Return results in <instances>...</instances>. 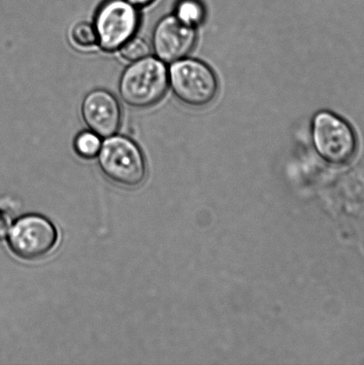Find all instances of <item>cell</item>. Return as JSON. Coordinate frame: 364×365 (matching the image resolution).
<instances>
[{
  "instance_id": "6da1fadb",
  "label": "cell",
  "mask_w": 364,
  "mask_h": 365,
  "mask_svg": "<svg viewBox=\"0 0 364 365\" xmlns=\"http://www.w3.org/2000/svg\"><path fill=\"white\" fill-rule=\"evenodd\" d=\"M169 71L157 57L147 56L130 63L121 74L119 92L128 106L145 109L155 106L169 88Z\"/></svg>"
},
{
  "instance_id": "7a4b0ae2",
  "label": "cell",
  "mask_w": 364,
  "mask_h": 365,
  "mask_svg": "<svg viewBox=\"0 0 364 365\" xmlns=\"http://www.w3.org/2000/svg\"><path fill=\"white\" fill-rule=\"evenodd\" d=\"M98 159L103 174L121 187L137 188L147 176L144 153L137 143L125 135L105 138Z\"/></svg>"
},
{
  "instance_id": "3957f363",
  "label": "cell",
  "mask_w": 364,
  "mask_h": 365,
  "mask_svg": "<svg viewBox=\"0 0 364 365\" xmlns=\"http://www.w3.org/2000/svg\"><path fill=\"white\" fill-rule=\"evenodd\" d=\"M6 238L14 256L31 262L45 259L53 252L59 241V232L48 217L31 213L14 220Z\"/></svg>"
},
{
  "instance_id": "277c9868",
  "label": "cell",
  "mask_w": 364,
  "mask_h": 365,
  "mask_svg": "<svg viewBox=\"0 0 364 365\" xmlns=\"http://www.w3.org/2000/svg\"><path fill=\"white\" fill-rule=\"evenodd\" d=\"M169 81L178 101L192 108L209 106L219 92L216 73L199 60L184 58L171 64Z\"/></svg>"
},
{
  "instance_id": "5b68a950",
  "label": "cell",
  "mask_w": 364,
  "mask_h": 365,
  "mask_svg": "<svg viewBox=\"0 0 364 365\" xmlns=\"http://www.w3.org/2000/svg\"><path fill=\"white\" fill-rule=\"evenodd\" d=\"M313 145L317 153L328 163H348L355 155L358 138L351 125L328 110L313 117L311 128Z\"/></svg>"
},
{
  "instance_id": "8992f818",
  "label": "cell",
  "mask_w": 364,
  "mask_h": 365,
  "mask_svg": "<svg viewBox=\"0 0 364 365\" xmlns=\"http://www.w3.org/2000/svg\"><path fill=\"white\" fill-rule=\"evenodd\" d=\"M93 25L99 48L105 52H114L137 34L140 14L138 7L127 0H105L96 11Z\"/></svg>"
},
{
  "instance_id": "52a82bcc",
  "label": "cell",
  "mask_w": 364,
  "mask_h": 365,
  "mask_svg": "<svg viewBox=\"0 0 364 365\" xmlns=\"http://www.w3.org/2000/svg\"><path fill=\"white\" fill-rule=\"evenodd\" d=\"M197 41L195 27L175 16H164L153 29L152 48L157 58L165 63H173L187 58Z\"/></svg>"
},
{
  "instance_id": "ba28073f",
  "label": "cell",
  "mask_w": 364,
  "mask_h": 365,
  "mask_svg": "<svg viewBox=\"0 0 364 365\" xmlns=\"http://www.w3.org/2000/svg\"><path fill=\"white\" fill-rule=\"evenodd\" d=\"M81 117L89 130L107 138L119 131L123 113L115 96L105 89H95L82 101Z\"/></svg>"
},
{
  "instance_id": "9c48e42d",
  "label": "cell",
  "mask_w": 364,
  "mask_h": 365,
  "mask_svg": "<svg viewBox=\"0 0 364 365\" xmlns=\"http://www.w3.org/2000/svg\"><path fill=\"white\" fill-rule=\"evenodd\" d=\"M174 14L184 23L196 28L204 21L206 9L199 0H180Z\"/></svg>"
},
{
  "instance_id": "30bf717a",
  "label": "cell",
  "mask_w": 364,
  "mask_h": 365,
  "mask_svg": "<svg viewBox=\"0 0 364 365\" xmlns=\"http://www.w3.org/2000/svg\"><path fill=\"white\" fill-rule=\"evenodd\" d=\"M101 137L91 130H85L77 135L74 141V149L82 159L91 160L98 156L102 148Z\"/></svg>"
},
{
  "instance_id": "8fae6325",
  "label": "cell",
  "mask_w": 364,
  "mask_h": 365,
  "mask_svg": "<svg viewBox=\"0 0 364 365\" xmlns=\"http://www.w3.org/2000/svg\"><path fill=\"white\" fill-rule=\"evenodd\" d=\"M119 51L123 60L133 63L149 56L151 48L145 39L134 36L121 46Z\"/></svg>"
},
{
  "instance_id": "7c38bea8",
  "label": "cell",
  "mask_w": 364,
  "mask_h": 365,
  "mask_svg": "<svg viewBox=\"0 0 364 365\" xmlns=\"http://www.w3.org/2000/svg\"><path fill=\"white\" fill-rule=\"evenodd\" d=\"M71 41L78 48L88 49L98 46V35L94 25L88 23H80L73 27L71 34Z\"/></svg>"
},
{
  "instance_id": "4fadbf2b",
  "label": "cell",
  "mask_w": 364,
  "mask_h": 365,
  "mask_svg": "<svg viewBox=\"0 0 364 365\" xmlns=\"http://www.w3.org/2000/svg\"><path fill=\"white\" fill-rule=\"evenodd\" d=\"M11 227V220L9 214L2 207H0V240L6 237L7 232Z\"/></svg>"
},
{
  "instance_id": "5bb4252c",
  "label": "cell",
  "mask_w": 364,
  "mask_h": 365,
  "mask_svg": "<svg viewBox=\"0 0 364 365\" xmlns=\"http://www.w3.org/2000/svg\"><path fill=\"white\" fill-rule=\"evenodd\" d=\"M127 1L131 3L132 5L138 7V9H141V7L152 5L155 0H127Z\"/></svg>"
}]
</instances>
